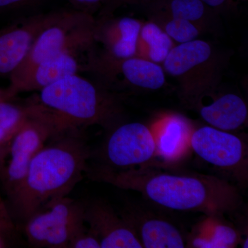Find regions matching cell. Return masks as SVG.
Here are the masks:
<instances>
[{
	"instance_id": "cell-18",
	"label": "cell",
	"mask_w": 248,
	"mask_h": 248,
	"mask_svg": "<svg viewBox=\"0 0 248 248\" xmlns=\"http://www.w3.org/2000/svg\"><path fill=\"white\" fill-rule=\"evenodd\" d=\"M145 4L149 6L152 14L184 19L195 24L202 32L210 29L218 16L202 0H151Z\"/></svg>"
},
{
	"instance_id": "cell-31",
	"label": "cell",
	"mask_w": 248,
	"mask_h": 248,
	"mask_svg": "<svg viewBox=\"0 0 248 248\" xmlns=\"http://www.w3.org/2000/svg\"><path fill=\"white\" fill-rule=\"evenodd\" d=\"M1 90H0V94H1Z\"/></svg>"
},
{
	"instance_id": "cell-13",
	"label": "cell",
	"mask_w": 248,
	"mask_h": 248,
	"mask_svg": "<svg viewBox=\"0 0 248 248\" xmlns=\"http://www.w3.org/2000/svg\"><path fill=\"white\" fill-rule=\"evenodd\" d=\"M143 22L133 17H103L96 20L94 42L102 44L103 61H118L136 56L139 35Z\"/></svg>"
},
{
	"instance_id": "cell-25",
	"label": "cell",
	"mask_w": 248,
	"mask_h": 248,
	"mask_svg": "<svg viewBox=\"0 0 248 248\" xmlns=\"http://www.w3.org/2000/svg\"><path fill=\"white\" fill-rule=\"evenodd\" d=\"M74 9L92 14L94 10L102 5H110V0H68Z\"/></svg>"
},
{
	"instance_id": "cell-1",
	"label": "cell",
	"mask_w": 248,
	"mask_h": 248,
	"mask_svg": "<svg viewBox=\"0 0 248 248\" xmlns=\"http://www.w3.org/2000/svg\"><path fill=\"white\" fill-rule=\"evenodd\" d=\"M86 174L93 180L136 191L156 205L174 211L223 217L234 213L243 203L236 186L209 174L165 171L148 165L124 170L89 166Z\"/></svg>"
},
{
	"instance_id": "cell-29",
	"label": "cell",
	"mask_w": 248,
	"mask_h": 248,
	"mask_svg": "<svg viewBox=\"0 0 248 248\" xmlns=\"http://www.w3.org/2000/svg\"><path fill=\"white\" fill-rule=\"evenodd\" d=\"M1 229H5V228H4V226H3V225L1 224V222H0V230H1Z\"/></svg>"
},
{
	"instance_id": "cell-24",
	"label": "cell",
	"mask_w": 248,
	"mask_h": 248,
	"mask_svg": "<svg viewBox=\"0 0 248 248\" xmlns=\"http://www.w3.org/2000/svg\"><path fill=\"white\" fill-rule=\"evenodd\" d=\"M217 13L234 11L245 0H202Z\"/></svg>"
},
{
	"instance_id": "cell-22",
	"label": "cell",
	"mask_w": 248,
	"mask_h": 248,
	"mask_svg": "<svg viewBox=\"0 0 248 248\" xmlns=\"http://www.w3.org/2000/svg\"><path fill=\"white\" fill-rule=\"evenodd\" d=\"M151 20L156 23L175 43L183 44L197 40L203 33L195 24L184 19L152 14Z\"/></svg>"
},
{
	"instance_id": "cell-17",
	"label": "cell",
	"mask_w": 248,
	"mask_h": 248,
	"mask_svg": "<svg viewBox=\"0 0 248 248\" xmlns=\"http://www.w3.org/2000/svg\"><path fill=\"white\" fill-rule=\"evenodd\" d=\"M197 107L202 118L210 126L223 131H234L247 122V104L234 93L221 94L210 104H199Z\"/></svg>"
},
{
	"instance_id": "cell-4",
	"label": "cell",
	"mask_w": 248,
	"mask_h": 248,
	"mask_svg": "<svg viewBox=\"0 0 248 248\" xmlns=\"http://www.w3.org/2000/svg\"><path fill=\"white\" fill-rule=\"evenodd\" d=\"M223 59L208 42L195 40L173 47L162 67L179 83L184 104L197 107L221 81Z\"/></svg>"
},
{
	"instance_id": "cell-8",
	"label": "cell",
	"mask_w": 248,
	"mask_h": 248,
	"mask_svg": "<svg viewBox=\"0 0 248 248\" xmlns=\"http://www.w3.org/2000/svg\"><path fill=\"white\" fill-rule=\"evenodd\" d=\"M155 156V139L149 127L140 122L120 123L109 130L99 166L124 170L148 165Z\"/></svg>"
},
{
	"instance_id": "cell-20",
	"label": "cell",
	"mask_w": 248,
	"mask_h": 248,
	"mask_svg": "<svg viewBox=\"0 0 248 248\" xmlns=\"http://www.w3.org/2000/svg\"><path fill=\"white\" fill-rule=\"evenodd\" d=\"M223 217H207L195 234L187 240V246L196 248H236L241 241L239 232L234 226L222 221Z\"/></svg>"
},
{
	"instance_id": "cell-28",
	"label": "cell",
	"mask_w": 248,
	"mask_h": 248,
	"mask_svg": "<svg viewBox=\"0 0 248 248\" xmlns=\"http://www.w3.org/2000/svg\"><path fill=\"white\" fill-rule=\"evenodd\" d=\"M151 0H110V5L115 6L120 4H132V3H146Z\"/></svg>"
},
{
	"instance_id": "cell-27",
	"label": "cell",
	"mask_w": 248,
	"mask_h": 248,
	"mask_svg": "<svg viewBox=\"0 0 248 248\" xmlns=\"http://www.w3.org/2000/svg\"><path fill=\"white\" fill-rule=\"evenodd\" d=\"M0 222L2 223L6 229L11 226L9 213L6 210V205H4L1 197H0Z\"/></svg>"
},
{
	"instance_id": "cell-3",
	"label": "cell",
	"mask_w": 248,
	"mask_h": 248,
	"mask_svg": "<svg viewBox=\"0 0 248 248\" xmlns=\"http://www.w3.org/2000/svg\"><path fill=\"white\" fill-rule=\"evenodd\" d=\"M62 131L91 125L110 130L121 123L122 108L115 95L79 74L59 80L33 99Z\"/></svg>"
},
{
	"instance_id": "cell-21",
	"label": "cell",
	"mask_w": 248,
	"mask_h": 248,
	"mask_svg": "<svg viewBox=\"0 0 248 248\" xmlns=\"http://www.w3.org/2000/svg\"><path fill=\"white\" fill-rule=\"evenodd\" d=\"M175 45V42L156 23L148 21L142 24L135 57L162 64Z\"/></svg>"
},
{
	"instance_id": "cell-23",
	"label": "cell",
	"mask_w": 248,
	"mask_h": 248,
	"mask_svg": "<svg viewBox=\"0 0 248 248\" xmlns=\"http://www.w3.org/2000/svg\"><path fill=\"white\" fill-rule=\"evenodd\" d=\"M68 248H101L99 240L95 235L85 227L78 232L70 241Z\"/></svg>"
},
{
	"instance_id": "cell-15",
	"label": "cell",
	"mask_w": 248,
	"mask_h": 248,
	"mask_svg": "<svg viewBox=\"0 0 248 248\" xmlns=\"http://www.w3.org/2000/svg\"><path fill=\"white\" fill-rule=\"evenodd\" d=\"M156 156L166 163H177L190 151L191 137L195 128L190 121L177 113H167L156 119L151 128Z\"/></svg>"
},
{
	"instance_id": "cell-9",
	"label": "cell",
	"mask_w": 248,
	"mask_h": 248,
	"mask_svg": "<svg viewBox=\"0 0 248 248\" xmlns=\"http://www.w3.org/2000/svg\"><path fill=\"white\" fill-rule=\"evenodd\" d=\"M190 145L205 162L231 173L240 182L247 181L248 147L239 137L206 125L195 129Z\"/></svg>"
},
{
	"instance_id": "cell-5",
	"label": "cell",
	"mask_w": 248,
	"mask_h": 248,
	"mask_svg": "<svg viewBox=\"0 0 248 248\" xmlns=\"http://www.w3.org/2000/svg\"><path fill=\"white\" fill-rule=\"evenodd\" d=\"M96 19L78 10L56 11L53 20L37 36L27 56L10 76L16 79L35 65L66 53L89 51L94 46Z\"/></svg>"
},
{
	"instance_id": "cell-30",
	"label": "cell",
	"mask_w": 248,
	"mask_h": 248,
	"mask_svg": "<svg viewBox=\"0 0 248 248\" xmlns=\"http://www.w3.org/2000/svg\"><path fill=\"white\" fill-rule=\"evenodd\" d=\"M2 241H1V239H0V248L2 247Z\"/></svg>"
},
{
	"instance_id": "cell-12",
	"label": "cell",
	"mask_w": 248,
	"mask_h": 248,
	"mask_svg": "<svg viewBox=\"0 0 248 248\" xmlns=\"http://www.w3.org/2000/svg\"><path fill=\"white\" fill-rule=\"evenodd\" d=\"M80 53H66L41 62L16 79L10 81L6 96L14 98L20 93L40 91L59 80L86 71L87 63L81 62Z\"/></svg>"
},
{
	"instance_id": "cell-14",
	"label": "cell",
	"mask_w": 248,
	"mask_h": 248,
	"mask_svg": "<svg viewBox=\"0 0 248 248\" xmlns=\"http://www.w3.org/2000/svg\"><path fill=\"white\" fill-rule=\"evenodd\" d=\"M138 236L144 248L187 247L185 236L176 225L140 207H128L122 215Z\"/></svg>"
},
{
	"instance_id": "cell-19",
	"label": "cell",
	"mask_w": 248,
	"mask_h": 248,
	"mask_svg": "<svg viewBox=\"0 0 248 248\" xmlns=\"http://www.w3.org/2000/svg\"><path fill=\"white\" fill-rule=\"evenodd\" d=\"M6 95L0 94V170L7 159L13 140L29 120L31 114L29 104L21 105Z\"/></svg>"
},
{
	"instance_id": "cell-11",
	"label": "cell",
	"mask_w": 248,
	"mask_h": 248,
	"mask_svg": "<svg viewBox=\"0 0 248 248\" xmlns=\"http://www.w3.org/2000/svg\"><path fill=\"white\" fill-rule=\"evenodd\" d=\"M84 218L101 248H143L133 228L107 202L85 203Z\"/></svg>"
},
{
	"instance_id": "cell-10",
	"label": "cell",
	"mask_w": 248,
	"mask_h": 248,
	"mask_svg": "<svg viewBox=\"0 0 248 248\" xmlns=\"http://www.w3.org/2000/svg\"><path fill=\"white\" fill-rule=\"evenodd\" d=\"M55 15L56 11L35 15L0 30V76H10L17 69Z\"/></svg>"
},
{
	"instance_id": "cell-2",
	"label": "cell",
	"mask_w": 248,
	"mask_h": 248,
	"mask_svg": "<svg viewBox=\"0 0 248 248\" xmlns=\"http://www.w3.org/2000/svg\"><path fill=\"white\" fill-rule=\"evenodd\" d=\"M53 140L34 156L24 181L9 199L15 215L22 221L52 201L68 197L89 168L91 153L79 128Z\"/></svg>"
},
{
	"instance_id": "cell-7",
	"label": "cell",
	"mask_w": 248,
	"mask_h": 248,
	"mask_svg": "<svg viewBox=\"0 0 248 248\" xmlns=\"http://www.w3.org/2000/svg\"><path fill=\"white\" fill-rule=\"evenodd\" d=\"M84 213V202L68 197L52 201L25 221L28 241L34 247L68 248L86 227Z\"/></svg>"
},
{
	"instance_id": "cell-6",
	"label": "cell",
	"mask_w": 248,
	"mask_h": 248,
	"mask_svg": "<svg viewBox=\"0 0 248 248\" xmlns=\"http://www.w3.org/2000/svg\"><path fill=\"white\" fill-rule=\"evenodd\" d=\"M31 114L15 137L4 167L0 170L3 187L9 200L20 186L31 161L47 141L63 133L50 116L33 100L28 103Z\"/></svg>"
},
{
	"instance_id": "cell-16",
	"label": "cell",
	"mask_w": 248,
	"mask_h": 248,
	"mask_svg": "<svg viewBox=\"0 0 248 248\" xmlns=\"http://www.w3.org/2000/svg\"><path fill=\"white\" fill-rule=\"evenodd\" d=\"M89 71L106 76L119 73L129 84L152 91L161 89L166 83V73L161 64L138 57L118 61H103L93 58Z\"/></svg>"
},
{
	"instance_id": "cell-26",
	"label": "cell",
	"mask_w": 248,
	"mask_h": 248,
	"mask_svg": "<svg viewBox=\"0 0 248 248\" xmlns=\"http://www.w3.org/2000/svg\"><path fill=\"white\" fill-rule=\"evenodd\" d=\"M40 0H0V11L27 7L39 2Z\"/></svg>"
}]
</instances>
